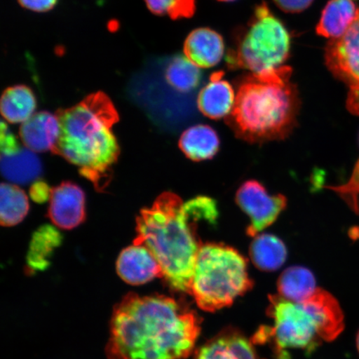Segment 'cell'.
I'll use <instances>...</instances> for the list:
<instances>
[{
    "instance_id": "cell-1",
    "label": "cell",
    "mask_w": 359,
    "mask_h": 359,
    "mask_svg": "<svg viewBox=\"0 0 359 359\" xmlns=\"http://www.w3.org/2000/svg\"><path fill=\"white\" fill-rule=\"evenodd\" d=\"M201 332L196 314L165 295L129 294L112 313L109 359H183Z\"/></svg>"
},
{
    "instance_id": "cell-2",
    "label": "cell",
    "mask_w": 359,
    "mask_h": 359,
    "mask_svg": "<svg viewBox=\"0 0 359 359\" xmlns=\"http://www.w3.org/2000/svg\"><path fill=\"white\" fill-rule=\"evenodd\" d=\"M219 212L217 202L198 196L183 203L172 192L157 197L137 219L134 245L149 250L160 264L163 277L173 290L191 293L193 273L201 245L196 228L201 221L213 224Z\"/></svg>"
},
{
    "instance_id": "cell-3",
    "label": "cell",
    "mask_w": 359,
    "mask_h": 359,
    "mask_svg": "<svg viewBox=\"0 0 359 359\" xmlns=\"http://www.w3.org/2000/svg\"><path fill=\"white\" fill-rule=\"evenodd\" d=\"M60 134L53 154L79 168L81 176L105 191L120 149L112 133L118 112L104 93L90 94L70 109L58 110Z\"/></svg>"
},
{
    "instance_id": "cell-4",
    "label": "cell",
    "mask_w": 359,
    "mask_h": 359,
    "mask_svg": "<svg viewBox=\"0 0 359 359\" xmlns=\"http://www.w3.org/2000/svg\"><path fill=\"white\" fill-rule=\"evenodd\" d=\"M292 69L283 66L240 81L234 107L226 123L236 136L250 143L282 140L296 125L299 111L297 88Z\"/></svg>"
},
{
    "instance_id": "cell-5",
    "label": "cell",
    "mask_w": 359,
    "mask_h": 359,
    "mask_svg": "<svg viewBox=\"0 0 359 359\" xmlns=\"http://www.w3.org/2000/svg\"><path fill=\"white\" fill-rule=\"evenodd\" d=\"M268 316L271 325L260 327L252 342L271 344L278 359H289L290 349L311 353L323 342L338 338L345 326L338 300L320 288L299 302L271 296Z\"/></svg>"
},
{
    "instance_id": "cell-6",
    "label": "cell",
    "mask_w": 359,
    "mask_h": 359,
    "mask_svg": "<svg viewBox=\"0 0 359 359\" xmlns=\"http://www.w3.org/2000/svg\"><path fill=\"white\" fill-rule=\"evenodd\" d=\"M252 285L246 260L236 250L217 243L201 245L190 294L202 311L215 312L230 306Z\"/></svg>"
},
{
    "instance_id": "cell-7",
    "label": "cell",
    "mask_w": 359,
    "mask_h": 359,
    "mask_svg": "<svg viewBox=\"0 0 359 359\" xmlns=\"http://www.w3.org/2000/svg\"><path fill=\"white\" fill-rule=\"evenodd\" d=\"M291 37L283 22L262 3L255 8L245 26L234 34L226 60L229 69L262 74L285 66Z\"/></svg>"
},
{
    "instance_id": "cell-8",
    "label": "cell",
    "mask_w": 359,
    "mask_h": 359,
    "mask_svg": "<svg viewBox=\"0 0 359 359\" xmlns=\"http://www.w3.org/2000/svg\"><path fill=\"white\" fill-rule=\"evenodd\" d=\"M236 199L238 205L250 219L246 233L252 237L271 226L287 205L284 196L269 195L262 184L254 180L242 184Z\"/></svg>"
},
{
    "instance_id": "cell-9",
    "label": "cell",
    "mask_w": 359,
    "mask_h": 359,
    "mask_svg": "<svg viewBox=\"0 0 359 359\" xmlns=\"http://www.w3.org/2000/svg\"><path fill=\"white\" fill-rule=\"evenodd\" d=\"M325 60L337 79L350 88L359 87V11L346 32L327 43Z\"/></svg>"
},
{
    "instance_id": "cell-10",
    "label": "cell",
    "mask_w": 359,
    "mask_h": 359,
    "mask_svg": "<svg viewBox=\"0 0 359 359\" xmlns=\"http://www.w3.org/2000/svg\"><path fill=\"white\" fill-rule=\"evenodd\" d=\"M48 217L62 230H72L85 221V194L81 188L72 182H62L52 188Z\"/></svg>"
},
{
    "instance_id": "cell-11",
    "label": "cell",
    "mask_w": 359,
    "mask_h": 359,
    "mask_svg": "<svg viewBox=\"0 0 359 359\" xmlns=\"http://www.w3.org/2000/svg\"><path fill=\"white\" fill-rule=\"evenodd\" d=\"M116 271L121 279L132 285H144L163 277L154 255L142 245L133 244L121 252L116 262Z\"/></svg>"
},
{
    "instance_id": "cell-12",
    "label": "cell",
    "mask_w": 359,
    "mask_h": 359,
    "mask_svg": "<svg viewBox=\"0 0 359 359\" xmlns=\"http://www.w3.org/2000/svg\"><path fill=\"white\" fill-rule=\"evenodd\" d=\"M226 46L221 34L209 28L193 30L184 43L188 60L200 69H210L222 61Z\"/></svg>"
},
{
    "instance_id": "cell-13",
    "label": "cell",
    "mask_w": 359,
    "mask_h": 359,
    "mask_svg": "<svg viewBox=\"0 0 359 359\" xmlns=\"http://www.w3.org/2000/svg\"><path fill=\"white\" fill-rule=\"evenodd\" d=\"M236 97L231 84L224 79L223 72H217L210 75L208 83L201 90L197 106L208 118L221 119L230 115Z\"/></svg>"
},
{
    "instance_id": "cell-14",
    "label": "cell",
    "mask_w": 359,
    "mask_h": 359,
    "mask_svg": "<svg viewBox=\"0 0 359 359\" xmlns=\"http://www.w3.org/2000/svg\"><path fill=\"white\" fill-rule=\"evenodd\" d=\"M20 133L22 143L29 150L52 151L60 137V121L56 114L48 111L37 112L22 123Z\"/></svg>"
},
{
    "instance_id": "cell-15",
    "label": "cell",
    "mask_w": 359,
    "mask_h": 359,
    "mask_svg": "<svg viewBox=\"0 0 359 359\" xmlns=\"http://www.w3.org/2000/svg\"><path fill=\"white\" fill-rule=\"evenodd\" d=\"M252 340L234 330H227L205 343L195 359H259Z\"/></svg>"
},
{
    "instance_id": "cell-16",
    "label": "cell",
    "mask_w": 359,
    "mask_h": 359,
    "mask_svg": "<svg viewBox=\"0 0 359 359\" xmlns=\"http://www.w3.org/2000/svg\"><path fill=\"white\" fill-rule=\"evenodd\" d=\"M358 0H330L322 12L317 33L335 39L341 37L357 17Z\"/></svg>"
},
{
    "instance_id": "cell-17",
    "label": "cell",
    "mask_w": 359,
    "mask_h": 359,
    "mask_svg": "<svg viewBox=\"0 0 359 359\" xmlns=\"http://www.w3.org/2000/svg\"><path fill=\"white\" fill-rule=\"evenodd\" d=\"M179 147L192 161L210 160L217 154L219 139L217 132L210 126L196 125L183 133Z\"/></svg>"
},
{
    "instance_id": "cell-18",
    "label": "cell",
    "mask_w": 359,
    "mask_h": 359,
    "mask_svg": "<svg viewBox=\"0 0 359 359\" xmlns=\"http://www.w3.org/2000/svg\"><path fill=\"white\" fill-rule=\"evenodd\" d=\"M1 172L12 183H29L42 174V164L35 152L21 148L12 154H1Z\"/></svg>"
},
{
    "instance_id": "cell-19",
    "label": "cell",
    "mask_w": 359,
    "mask_h": 359,
    "mask_svg": "<svg viewBox=\"0 0 359 359\" xmlns=\"http://www.w3.org/2000/svg\"><path fill=\"white\" fill-rule=\"evenodd\" d=\"M36 107L37 102L32 90L25 85H17L4 92L0 109L7 122L22 123L34 114Z\"/></svg>"
},
{
    "instance_id": "cell-20",
    "label": "cell",
    "mask_w": 359,
    "mask_h": 359,
    "mask_svg": "<svg viewBox=\"0 0 359 359\" xmlns=\"http://www.w3.org/2000/svg\"><path fill=\"white\" fill-rule=\"evenodd\" d=\"M250 258L255 266L263 271H275L286 262L287 248L280 238L271 234L258 236L250 249Z\"/></svg>"
},
{
    "instance_id": "cell-21",
    "label": "cell",
    "mask_w": 359,
    "mask_h": 359,
    "mask_svg": "<svg viewBox=\"0 0 359 359\" xmlns=\"http://www.w3.org/2000/svg\"><path fill=\"white\" fill-rule=\"evenodd\" d=\"M317 289L313 273L302 266L286 269L278 281L279 295L294 302L307 299L316 293Z\"/></svg>"
},
{
    "instance_id": "cell-22",
    "label": "cell",
    "mask_w": 359,
    "mask_h": 359,
    "mask_svg": "<svg viewBox=\"0 0 359 359\" xmlns=\"http://www.w3.org/2000/svg\"><path fill=\"white\" fill-rule=\"evenodd\" d=\"M0 196V222L2 226H16L29 212L28 196L21 188L11 183H2Z\"/></svg>"
},
{
    "instance_id": "cell-23",
    "label": "cell",
    "mask_w": 359,
    "mask_h": 359,
    "mask_svg": "<svg viewBox=\"0 0 359 359\" xmlns=\"http://www.w3.org/2000/svg\"><path fill=\"white\" fill-rule=\"evenodd\" d=\"M165 78L170 86L176 91L187 93L198 88L202 73L200 67L186 56L177 55L165 67Z\"/></svg>"
},
{
    "instance_id": "cell-24",
    "label": "cell",
    "mask_w": 359,
    "mask_h": 359,
    "mask_svg": "<svg viewBox=\"0 0 359 359\" xmlns=\"http://www.w3.org/2000/svg\"><path fill=\"white\" fill-rule=\"evenodd\" d=\"M62 240L60 233L55 227L44 226L34 233L28 255L29 266L43 269L48 266V257Z\"/></svg>"
},
{
    "instance_id": "cell-25",
    "label": "cell",
    "mask_w": 359,
    "mask_h": 359,
    "mask_svg": "<svg viewBox=\"0 0 359 359\" xmlns=\"http://www.w3.org/2000/svg\"><path fill=\"white\" fill-rule=\"evenodd\" d=\"M147 7L154 15H167L172 20L187 19L194 15L196 0H145Z\"/></svg>"
},
{
    "instance_id": "cell-26",
    "label": "cell",
    "mask_w": 359,
    "mask_h": 359,
    "mask_svg": "<svg viewBox=\"0 0 359 359\" xmlns=\"http://www.w3.org/2000/svg\"><path fill=\"white\" fill-rule=\"evenodd\" d=\"M330 188L339 194L341 198L345 201L354 212L359 214V160L353 170L351 177L348 182L339 187H331Z\"/></svg>"
},
{
    "instance_id": "cell-27",
    "label": "cell",
    "mask_w": 359,
    "mask_h": 359,
    "mask_svg": "<svg viewBox=\"0 0 359 359\" xmlns=\"http://www.w3.org/2000/svg\"><path fill=\"white\" fill-rule=\"evenodd\" d=\"M1 127V154H12L20 151L21 147L18 143L15 135L2 121Z\"/></svg>"
},
{
    "instance_id": "cell-28",
    "label": "cell",
    "mask_w": 359,
    "mask_h": 359,
    "mask_svg": "<svg viewBox=\"0 0 359 359\" xmlns=\"http://www.w3.org/2000/svg\"><path fill=\"white\" fill-rule=\"evenodd\" d=\"M273 1L285 13H297L307 10L314 0H273Z\"/></svg>"
},
{
    "instance_id": "cell-29",
    "label": "cell",
    "mask_w": 359,
    "mask_h": 359,
    "mask_svg": "<svg viewBox=\"0 0 359 359\" xmlns=\"http://www.w3.org/2000/svg\"><path fill=\"white\" fill-rule=\"evenodd\" d=\"M18 1L27 10L43 13L53 10L58 0H18Z\"/></svg>"
},
{
    "instance_id": "cell-30",
    "label": "cell",
    "mask_w": 359,
    "mask_h": 359,
    "mask_svg": "<svg viewBox=\"0 0 359 359\" xmlns=\"http://www.w3.org/2000/svg\"><path fill=\"white\" fill-rule=\"evenodd\" d=\"M51 189H49L46 183L36 182L30 189V196L38 203H43L50 198Z\"/></svg>"
},
{
    "instance_id": "cell-31",
    "label": "cell",
    "mask_w": 359,
    "mask_h": 359,
    "mask_svg": "<svg viewBox=\"0 0 359 359\" xmlns=\"http://www.w3.org/2000/svg\"><path fill=\"white\" fill-rule=\"evenodd\" d=\"M347 107L353 114L359 116V87L350 88Z\"/></svg>"
},
{
    "instance_id": "cell-32",
    "label": "cell",
    "mask_w": 359,
    "mask_h": 359,
    "mask_svg": "<svg viewBox=\"0 0 359 359\" xmlns=\"http://www.w3.org/2000/svg\"><path fill=\"white\" fill-rule=\"evenodd\" d=\"M356 346L358 348V351L359 353V331H358V333L357 334V338H356Z\"/></svg>"
},
{
    "instance_id": "cell-33",
    "label": "cell",
    "mask_w": 359,
    "mask_h": 359,
    "mask_svg": "<svg viewBox=\"0 0 359 359\" xmlns=\"http://www.w3.org/2000/svg\"><path fill=\"white\" fill-rule=\"evenodd\" d=\"M219 1H222V2H233V1H236V0H219Z\"/></svg>"
}]
</instances>
